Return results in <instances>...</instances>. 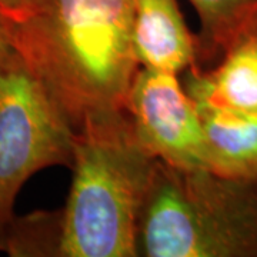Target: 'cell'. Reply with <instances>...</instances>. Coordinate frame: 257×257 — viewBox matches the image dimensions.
I'll return each mask as SVG.
<instances>
[{
    "label": "cell",
    "instance_id": "1",
    "mask_svg": "<svg viewBox=\"0 0 257 257\" xmlns=\"http://www.w3.org/2000/svg\"><path fill=\"white\" fill-rule=\"evenodd\" d=\"M157 159L126 110L89 120L74 133L73 179L63 209L20 220L29 257L139 256V221Z\"/></svg>",
    "mask_w": 257,
    "mask_h": 257
},
{
    "label": "cell",
    "instance_id": "2",
    "mask_svg": "<svg viewBox=\"0 0 257 257\" xmlns=\"http://www.w3.org/2000/svg\"><path fill=\"white\" fill-rule=\"evenodd\" d=\"M135 0H47L10 26L13 50L74 133L86 121L124 110L139 64Z\"/></svg>",
    "mask_w": 257,
    "mask_h": 257
},
{
    "label": "cell",
    "instance_id": "3",
    "mask_svg": "<svg viewBox=\"0 0 257 257\" xmlns=\"http://www.w3.org/2000/svg\"><path fill=\"white\" fill-rule=\"evenodd\" d=\"M139 256L257 257V180L157 159L139 221Z\"/></svg>",
    "mask_w": 257,
    "mask_h": 257
},
{
    "label": "cell",
    "instance_id": "4",
    "mask_svg": "<svg viewBox=\"0 0 257 257\" xmlns=\"http://www.w3.org/2000/svg\"><path fill=\"white\" fill-rule=\"evenodd\" d=\"M74 132L13 50L0 64V243L22 187L37 172L72 166Z\"/></svg>",
    "mask_w": 257,
    "mask_h": 257
},
{
    "label": "cell",
    "instance_id": "5",
    "mask_svg": "<svg viewBox=\"0 0 257 257\" xmlns=\"http://www.w3.org/2000/svg\"><path fill=\"white\" fill-rule=\"evenodd\" d=\"M124 110L150 155L176 167L207 169L202 119L179 74L140 67Z\"/></svg>",
    "mask_w": 257,
    "mask_h": 257
},
{
    "label": "cell",
    "instance_id": "6",
    "mask_svg": "<svg viewBox=\"0 0 257 257\" xmlns=\"http://www.w3.org/2000/svg\"><path fill=\"white\" fill-rule=\"evenodd\" d=\"M133 45L140 67L176 74L197 64V42L177 0L133 2Z\"/></svg>",
    "mask_w": 257,
    "mask_h": 257
},
{
    "label": "cell",
    "instance_id": "7",
    "mask_svg": "<svg viewBox=\"0 0 257 257\" xmlns=\"http://www.w3.org/2000/svg\"><path fill=\"white\" fill-rule=\"evenodd\" d=\"M183 74L196 104L257 114V35L239 40L214 67L194 64Z\"/></svg>",
    "mask_w": 257,
    "mask_h": 257
},
{
    "label": "cell",
    "instance_id": "8",
    "mask_svg": "<svg viewBox=\"0 0 257 257\" xmlns=\"http://www.w3.org/2000/svg\"><path fill=\"white\" fill-rule=\"evenodd\" d=\"M197 106L207 169L217 175L257 180V114Z\"/></svg>",
    "mask_w": 257,
    "mask_h": 257
},
{
    "label": "cell",
    "instance_id": "9",
    "mask_svg": "<svg viewBox=\"0 0 257 257\" xmlns=\"http://www.w3.org/2000/svg\"><path fill=\"white\" fill-rule=\"evenodd\" d=\"M200 20L197 66L216 64L230 47L257 35V0H189Z\"/></svg>",
    "mask_w": 257,
    "mask_h": 257
},
{
    "label": "cell",
    "instance_id": "10",
    "mask_svg": "<svg viewBox=\"0 0 257 257\" xmlns=\"http://www.w3.org/2000/svg\"><path fill=\"white\" fill-rule=\"evenodd\" d=\"M46 3L47 0H0V20H3L8 28L25 23Z\"/></svg>",
    "mask_w": 257,
    "mask_h": 257
},
{
    "label": "cell",
    "instance_id": "11",
    "mask_svg": "<svg viewBox=\"0 0 257 257\" xmlns=\"http://www.w3.org/2000/svg\"><path fill=\"white\" fill-rule=\"evenodd\" d=\"M10 50H12V45L9 39V29L3 20H0V64Z\"/></svg>",
    "mask_w": 257,
    "mask_h": 257
}]
</instances>
